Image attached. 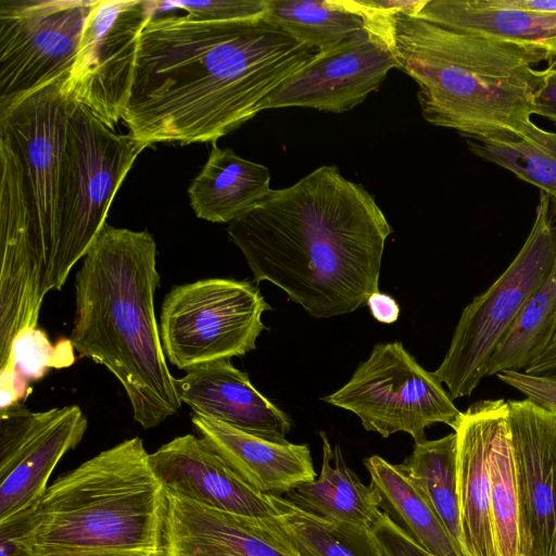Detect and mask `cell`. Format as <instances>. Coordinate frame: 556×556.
Here are the masks:
<instances>
[{
  "label": "cell",
  "instance_id": "obj_1",
  "mask_svg": "<svg viewBox=\"0 0 556 556\" xmlns=\"http://www.w3.org/2000/svg\"><path fill=\"white\" fill-rule=\"evenodd\" d=\"M316 54L265 17L153 15L140 35L122 121L147 147L217 142L264 111Z\"/></svg>",
  "mask_w": 556,
  "mask_h": 556
},
{
  "label": "cell",
  "instance_id": "obj_2",
  "mask_svg": "<svg viewBox=\"0 0 556 556\" xmlns=\"http://www.w3.org/2000/svg\"><path fill=\"white\" fill-rule=\"evenodd\" d=\"M391 232L375 198L334 165L271 189L227 228L254 282L277 286L316 318L352 313L379 291Z\"/></svg>",
  "mask_w": 556,
  "mask_h": 556
},
{
  "label": "cell",
  "instance_id": "obj_3",
  "mask_svg": "<svg viewBox=\"0 0 556 556\" xmlns=\"http://www.w3.org/2000/svg\"><path fill=\"white\" fill-rule=\"evenodd\" d=\"M380 36L417 84L422 117L467 140L519 139L533 127L542 83L534 66L549 49L448 29L405 14L383 15Z\"/></svg>",
  "mask_w": 556,
  "mask_h": 556
},
{
  "label": "cell",
  "instance_id": "obj_4",
  "mask_svg": "<svg viewBox=\"0 0 556 556\" xmlns=\"http://www.w3.org/2000/svg\"><path fill=\"white\" fill-rule=\"evenodd\" d=\"M156 242L148 230L108 223L75 276L70 343L104 366L124 388L132 417L151 429L181 407L154 312L160 287Z\"/></svg>",
  "mask_w": 556,
  "mask_h": 556
},
{
  "label": "cell",
  "instance_id": "obj_5",
  "mask_svg": "<svg viewBox=\"0 0 556 556\" xmlns=\"http://www.w3.org/2000/svg\"><path fill=\"white\" fill-rule=\"evenodd\" d=\"M167 505L142 440H124L48 486L18 556H166Z\"/></svg>",
  "mask_w": 556,
  "mask_h": 556
},
{
  "label": "cell",
  "instance_id": "obj_6",
  "mask_svg": "<svg viewBox=\"0 0 556 556\" xmlns=\"http://www.w3.org/2000/svg\"><path fill=\"white\" fill-rule=\"evenodd\" d=\"M67 100L51 290H61L74 265L84 258L106 223L117 189L148 148L129 132H116L86 105Z\"/></svg>",
  "mask_w": 556,
  "mask_h": 556
},
{
  "label": "cell",
  "instance_id": "obj_7",
  "mask_svg": "<svg viewBox=\"0 0 556 556\" xmlns=\"http://www.w3.org/2000/svg\"><path fill=\"white\" fill-rule=\"evenodd\" d=\"M555 252L551 197L541 191L523 245L490 288L463 309L447 352L433 371L452 400L471 395L486 376L495 349L544 282Z\"/></svg>",
  "mask_w": 556,
  "mask_h": 556
},
{
  "label": "cell",
  "instance_id": "obj_8",
  "mask_svg": "<svg viewBox=\"0 0 556 556\" xmlns=\"http://www.w3.org/2000/svg\"><path fill=\"white\" fill-rule=\"evenodd\" d=\"M268 309L258 289L245 280L207 278L174 286L160 314L165 356L185 371L243 356L256 349Z\"/></svg>",
  "mask_w": 556,
  "mask_h": 556
},
{
  "label": "cell",
  "instance_id": "obj_9",
  "mask_svg": "<svg viewBox=\"0 0 556 556\" xmlns=\"http://www.w3.org/2000/svg\"><path fill=\"white\" fill-rule=\"evenodd\" d=\"M442 384L401 342L378 343L351 379L321 400L355 414L367 431L383 438L406 432L421 442L426 428L445 424L455 430L462 418Z\"/></svg>",
  "mask_w": 556,
  "mask_h": 556
},
{
  "label": "cell",
  "instance_id": "obj_10",
  "mask_svg": "<svg viewBox=\"0 0 556 556\" xmlns=\"http://www.w3.org/2000/svg\"><path fill=\"white\" fill-rule=\"evenodd\" d=\"M97 0H0V113L64 81Z\"/></svg>",
  "mask_w": 556,
  "mask_h": 556
},
{
  "label": "cell",
  "instance_id": "obj_11",
  "mask_svg": "<svg viewBox=\"0 0 556 556\" xmlns=\"http://www.w3.org/2000/svg\"><path fill=\"white\" fill-rule=\"evenodd\" d=\"M155 15V1L97 0L84 26L64 96L114 128L123 118L134 81L139 40Z\"/></svg>",
  "mask_w": 556,
  "mask_h": 556
},
{
  "label": "cell",
  "instance_id": "obj_12",
  "mask_svg": "<svg viewBox=\"0 0 556 556\" xmlns=\"http://www.w3.org/2000/svg\"><path fill=\"white\" fill-rule=\"evenodd\" d=\"M88 421L78 405L30 412L16 401L0 414V525L34 511L65 453L81 441Z\"/></svg>",
  "mask_w": 556,
  "mask_h": 556
},
{
  "label": "cell",
  "instance_id": "obj_13",
  "mask_svg": "<svg viewBox=\"0 0 556 556\" xmlns=\"http://www.w3.org/2000/svg\"><path fill=\"white\" fill-rule=\"evenodd\" d=\"M62 84L49 85L0 113V134L8 137L21 162L36 239L50 267L67 124L68 100Z\"/></svg>",
  "mask_w": 556,
  "mask_h": 556
},
{
  "label": "cell",
  "instance_id": "obj_14",
  "mask_svg": "<svg viewBox=\"0 0 556 556\" xmlns=\"http://www.w3.org/2000/svg\"><path fill=\"white\" fill-rule=\"evenodd\" d=\"M525 556H556V414L507 401Z\"/></svg>",
  "mask_w": 556,
  "mask_h": 556
},
{
  "label": "cell",
  "instance_id": "obj_15",
  "mask_svg": "<svg viewBox=\"0 0 556 556\" xmlns=\"http://www.w3.org/2000/svg\"><path fill=\"white\" fill-rule=\"evenodd\" d=\"M392 68H400L392 52L366 28L329 50L317 52L270 96L265 110L298 106L344 113L377 90Z\"/></svg>",
  "mask_w": 556,
  "mask_h": 556
},
{
  "label": "cell",
  "instance_id": "obj_16",
  "mask_svg": "<svg viewBox=\"0 0 556 556\" xmlns=\"http://www.w3.org/2000/svg\"><path fill=\"white\" fill-rule=\"evenodd\" d=\"M166 556H300L278 518L215 509L167 493Z\"/></svg>",
  "mask_w": 556,
  "mask_h": 556
},
{
  "label": "cell",
  "instance_id": "obj_17",
  "mask_svg": "<svg viewBox=\"0 0 556 556\" xmlns=\"http://www.w3.org/2000/svg\"><path fill=\"white\" fill-rule=\"evenodd\" d=\"M149 463L168 494L231 514L277 516L270 495L248 484L203 438L176 437L149 453Z\"/></svg>",
  "mask_w": 556,
  "mask_h": 556
},
{
  "label": "cell",
  "instance_id": "obj_18",
  "mask_svg": "<svg viewBox=\"0 0 556 556\" xmlns=\"http://www.w3.org/2000/svg\"><path fill=\"white\" fill-rule=\"evenodd\" d=\"M174 387L181 404L193 413L268 441L288 442L290 417L260 393L249 375L230 359L192 367L184 377L174 378Z\"/></svg>",
  "mask_w": 556,
  "mask_h": 556
},
{
  "label": "cell",
  "instance_id": "obj_19",
  "mask_svg": "<svg viewBox=\"0 0 556 556\" xmlns=\"http://www.w3.org/2000/svg\"><path fill=\"white\" fill-rule=\"evenodd\" d=\"M507 401L481 400L463 412L457 438V492L465 556H497L491 511V447Z\"/></svg>",
  "mask_w": 556,
  "mask_h": 556
},
{
  "label": "cell",
  "instance_id": "obj_20",
  "mask_svg": "<svg viewBox=\"0 0 556 556\" xmlns=\"http://www.w3.org/2000/svg\"><path fill=\"white\" fill-rule=\"evenodd\" d=\"M191 422L211 447L252 488L282 496L316 479L309 446L277 443L192 413Z\"/></svg>",
  "mask_w": 556,
  "mask_h": 556
},
{
  "label": "cell",
  "instance_id": "obj_21",
  "mask_svg": "<svg viewBox=\"0 0 556 556\" xmlns=\"http://www.w3.org/2000/svg\"><path fill=\"white\" fill-rule=\"evenodd\" d=\"M414 17L464 33L528 46L556 47V14L503 0H427Z\"/></svg>",
  "mask_w": 556,
  "mask_h": 556
},
{
  "label": "cell",
  "instance_id": "obj_22",
  "mask_svg": "<svg viewBox=\"0 0 556 556\" xmlns=\"http://www.w3.org/2000/svg\"><path fill=\"white\" fill-rule=\"evenodd\" d=\"M269 182L266 166L213 142L205 164L187 192L198 218L229 224L270 193Z\"/></svg>",
  "mask_w": 556,
  "mask_h": 556
},
{
  "label": "cell",
  "instance_id": "obj_23",
  "mask_svg": "<svg viewBox=\"0 0 556 556\" xmlns=\"http://www.w3.org/2000/svg\"><path fill=\"white\" fill-rule=\"evenodd\" d=\"M323 459L319 476L292 489L282 497L318 518L370 529L381 513L379 496L371 485H365L351 469L341 448H332L326 433L319 432Z\"/></svg>",
  "mask_w": 556,
  "mask_h": 556
},
{
  "label": "cell",
  "instance_id": "obj_24",
  "mask_svg": "<svg viewBox=\"0 0 556 556\" xmlns=\"http://www.w3.org/2000/svg\"><path fill=\"white\" fill-rule=\"evenodd\" d=\"M379 508L432 556H465L408 477L378 455L364 459Z\"/></svg>",
  "mask_w": 556,
  "mask_h": 556
},
{
  "label": "cell",
  "instance_id": "obj_25",
  "mask_svg": "<svg viewBox=\"0 0 556 556\" xmlns=\"http://www.w3.org/2000/svg\"><path fill=\"white\" fill-rule=\"evenodd\" d=\"M397 466L414 483L463 551L457 492L456 433L435 440L415 442L410 455Z\"/></svg>",
  "mask_w": 556,
  "mask_h": 556
},
{
  "label": "cell",
  "instance_id": "obj_26",
  "mask_svg": "<svg viewBox=\"0 0 556 556\" xmlns=\"http://www.w3.org/2000/svg\"><path fill=\"white\" fill-rule=\"evenodd\" d=\"M265 18L317 52L366 30L351 0H268Z\"/></svg>",
  "mask_w": 556,
  "mask_h": 556
},
{
  "label": "cell",
  "instance_id": "obj_27",
  "mask_svg": "<svg viewBox=\"0 0 556 556\" xmlns=\"http://www.w3.org/2000/svg\"><path fill=\"white\" fill-rule=\"evenodd\" d=\"M556 233V199L551 198ZM556 324V252L544 282L495 349L486 377L513 370L523 371L545 349Z\"/></svg>",
  "mask_w": 556,
  "mask_h": 556
},
{
  "label": "cell",
  "instance_id": "obj_28",
  "mask_svg": "<svg viewBox=\"0 0 556 556\" xmlns=\"http://www.w3.org/2000/svg\"><path fill=\"white\" fill-rule=\"evenodd\" d=\"M269 495L300 556H382L369 528L328 521Z\"/></svg>",
  "mask_w": 556,
  "mask_h": 556
},
{
  "label": "cell",
  "instance_id": "obj_29",
  "mask_svg": "<svg viewBox=\"0 0 556 556\" xmlns=\"http://www.w3.org/2000/svg\"><path fill=\"white\" fill-rule=\"evenodd\" d=\"M491 511L497 556H525L508 407L500 416L491 447Z\"/></svg>",
  "mask_w": 556,
  "mask_h": 556
},
{
  "label": "cell",
  "instance_id": "obj_30",
  "mask_svg": "<svg viewBox=\"0 0 556 556\" xmlns=\"http://www.w3.org/2000/svg\"><path fill=\"white\" fill-rule=\"evenodd\" d=\"M477 156L494 163L556 199V132L535 124L519 139L467 140Z\"/></svg>",
  "mask_w": 556,
  "mask_h": 556
},
{
  "label": "cell",
  "instance_id": "obj_31",
  "mask_svg": "<svg viewBox=\"0 0 556 556\" xmlns=\"http://www.w3.org/2000/svg\"><path fill=\"white\" fill-rule=\"evenodd\" d=\"M174 9L184 10L187 16L198 21H248L266 16L268 0L155 1V14Z\"/></svg>",
  "mask_w": 556,
  "mask_h": 556
},
{
  "label": "cell",
  "instance_id": "obj_32",
  "mask_svg": "<svg viewBox=\"0 0 556 556\" xmlns=\"http://www.w3.org/2000/svg\"><path fill=\"white\" fill-rule=\"evenodd\" d=\"M370 531L382 556H432L383 511L375 518Z\"/></svg>",
  "mask_w": 556,
  "mask_h": 556
},
{
  "label": "cell",
  "instance_id": "obj_33",
  "mask_svg": "<svg viewBox=\"0 0 556 556\" xmlns=\"http://www.w3.org/2000/svg\"><path fill=\"white\" fill-rule=\"evenodd\" d=\"M496 376L501 381L523 394L526 399L556 414V374L536 376L506 370Z\"/></svg>",
  "mask_w": 556,
  "mask_h": 556
},
{
  "label": "cell",
  "instance_id": "obj_34",
  "mask_svg": "<svg viewBox=\"0 0 556 556\" xmlns=\"http://www.w3.org/2000/svg\"><path fill=\"white\" fill-rule=\"evenodd\" d=\"M542 74V83L533 98V114L556 125V68H544Z\"/></svg>",
  "mask_w": 556,
  "mask_h": 556
},
{
  "label": "cell",
  "instance_id": "obj_35",
  "mask_svg": "<svg viewBox=\"0 0 556 556\" xmlns=\"http://www.w3.org/2000/svg\"><path fill=\"white\" fill-rule=\"evenodd\" d=\"M372 317L383 324H393L400 315L397 302L389 294L379 291L369 295L366 301Z\"/></svg>",
  "mask_w": 556,
  "mask_h": 556
},
{
  "label": "cell",
  "instance_id": "obj_36",
  "mask_svg": "<svg viewBox=\"0 0 556 556\" xmlns=\"http://www.w3.org/2000/svg\"><path fill=\"white\" fill-rule=\"evenodd\" d=\"M523 372L536 376L556 374V324L545 349Z\"/></svg>",
  "mask_w": 556,
  "mask_h": 556
},
{
  "label": "cell",
  "instance_id": "obj_37",
  "mask_svg": "<svg viewBox=\"0 0 556 556\" xmlns=\"http://www.w3.org/2000/svg\"><path fill=\"white\" fill-rule=\"evenodd\" d=\"M506 5L556 14V0H503Z\"/></svg>",
  "mask_w": 556,
  "mask_h": 556
},
{
  "label": "cell",
  "instance_id": "obj_38",
  "mask_svg": "<svg viewBox=\"0 0 556 556\" xmlns=\"http://www.w3.org/2000/svg\"><path fill=\"white\" fill-rule=\"evenodd\" d=\"M546 68H556V47L549 51Z\"/></svg>",
  "mask_w": 556,
  "mask_h": 556
}]
</instances>
